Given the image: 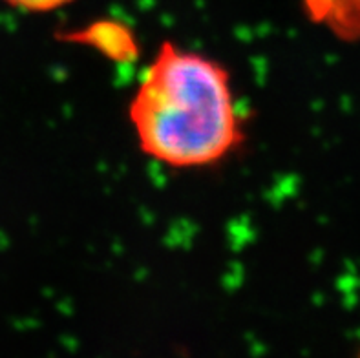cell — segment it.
Masks as SVG:
<instances>
[{
	"mask_svg": "<svg viewBox=\"0 0 360 358\" xmlns=\"http://www.w3.org/2000/svg\"><path fill=\"white\" fill-rule=\"evenodd\" d=\"M2 2L22 13H50L72 4L75 0H2Z\"/></svg>",
	"mask_w": 360,
	"mask_h": 358,
	"instance_id": "obj_3",
	"label": "cell"
},
{
	"mask_svg": "<svg viewBox=\"0 0 360 358\" xmlns=\"http://www.w3.org/2000/svg\"><path fill=\"white\" fill-rule=\"evenodd\" d=\"M141 152L170 168H203L242 145L243 121L224 64L161 42L128 105Z\"/></svg>",
	"mask_w": 360,
	"mask_h": 358,
	"instance_id": "obj_1",
	"label": "cell"
},
{
	"mask_svg": "<svg viewBox=\"0 0 360 358\" xmlns=\"http://www.w3.org/2000/svg\"><path fill=\"white\" fill-rule=\"evenodd\" d=\"M311 23L344 42L360 41V0H302Z\"/></svg>",
	"mask_w": 360,
	"mask_h": 358,
	"instance_id": "obj_2",
	"label": "cell"
}]
</instances>
